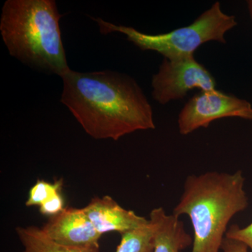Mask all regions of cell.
Wrapping results in <instances>:
<instances>
[{
  "label": "cell",
  "mask_w": 252,
  "mask_h": 252,
  "mask_svg": "<svg viewBox=\"0 0 252 252\" xmlns=\"http://www.w3.org/2000/svg\"><path fill=\"white\" fill-rule=\"evenodd\" d=\"M61 78V102L93 138L117 141L135 131L155 129L152 106L130 76L69 69Z\"/></svg>",
  "instance_id": "obj_1"
},
{
  "label": "cell",
  "mask_w": 252,
  "mask_h": 252,
  "mask_svg": "<svg viewBox=\"0 0 252 252\" xmlns=\"http://www.w3.org/2000/svg\"><path fill=\"white\" fill-rule=\"evenodd\" d=\"M242 171L207 172L187 177L184 191L173 210L187 215L193 230L191 252H220L230 220L248 206Z\"/></svg>",
  "instance_id": "obj_2"
},
{
  "label": "cell",
  "mask_w": 252,
  "mask_h": 252,
  "mask_svg": "<svg viewBox=\"0 0 252 252\" xmlns=\"http://www.w3.org/2000/svg\"><path fill=\"white\" fill-rule=\"evenodd\" d=\"M54 0H6L0 33L11 56L37 71L62 77L69 70Z\"/></svg>",
  "instance_id": "obj_3"
},
{
  "label": "cell",
  "mask_w": 252,
  "mask_h": 252,
  "mask_svg": "<svg viewBox=\"0 0 252 252\" xmlns=\"http://www.w3.org/2000/svg\"><path fill=\"white\" fill-rule=\"evenodd\" d=\"M92 19L98 24L102 34L122 33L139 49L157 51L170 61L192 57L200 46L209 41L225 44V33L238 24L235 16L222 11L219 1L214 3L189 26L164 34H146L135 28L117 26L99 18Z\"/></svg>",
  "instance_id": "obj_4"
},
{
  "label": "cell",
  "mask_w": 252,
  "mask_h": 252,
  "mask_svg": "<svg viewBox=\"0 0 252 252\" xmlns=\"http://www.w3.org/2000/svg\"><path fill=\"white\" fill-rule=\"evenodd\" d=\"M152 97L160 104L185 98L189 91L215 90L216 81L194 56L170 61L164 59L152 77Z\"/></svg>",
  "instance_id": "obj_5"
},
{
  "label": "cell",
  "mask_w": 252,
  "mask_h": 252,
  "mask_svg": "<svg viewBox=\"0 0 252 252\" xmlns=\"http://www.w3.org/2000/svg\"><path fill=\"white\" fill-rule=\"evenodd\" d=\"M252 120V105L246 99L215 90L200 91L189 99L179 114L180 133L187 135L223 118Z\"/></svg>",
  "instance_id": "obj_6"
},
{
  "label": "cell",
  "mask_w": 252,
  "mask_h": 252,
  "mask_svg": "<svg viewBox=\"0 0 252 252\" xmlns=\"http://www.w3.org/2000/svg\"><path fill=\"white\" fill-rule=\"evenodd\" d=\"M43 231L56 243L79 248H99L102 235L97 233L84 208L65 207L56 216L49 217Z\"/></svg>",
  "instance_id": "obj_7"
},
{
  "label": "cell",
  "mask_w": 252,
  "mask_h": 252,
  "mask_svg": "<svg viewBox=\"0 0 252 252\" xmlns=\"http://www.w3.org/2000/svg\"><path fill=\"white\" fill-rule=\"evenodd\" d=\"M84 210L94 229L101 235L113 231L122 234L149 221L135 212L126 210L109 195L93 198Z\"/></svg>",
  "instance_id": "obj_8"
},
{
  "label": "cell",
  "mask_w": 252,
  "mask_h": 252,
  "mask_svg": "<svg viewBox=\"0 0 252 252\" xmlns=\"http://www.w3.org/2000/svg\"><path fill=\"white\" fill-rule=\"evenodd\" d=\"M154 230V252H181L193 245V239L179 217L167 215L162 207L154 209L149 215Z\"/></svg>",
  "instance_id": "obj_9"
},
{
  "label": "cell",
  "mask_w": 252,
  "mask_h": 252,
  "mask_svg": "<svg viewBox=\"0 0 252 252\" xmlns=\"http://www.w3.org/2000/svg\"><path fill=\"white\" fill-rule=\"evenodd\" d=\"M24 250L22 252H99V248H79L55 242L36 226L18 227L16 229Z\"/></svg>",
  "instance_id": "obj_10"
},
{
  "label": "cell",
  "mask_w": 252,
  "mask_h": 252,
  "mask_svg": "<svg viewBox=\"0 0 252 252\" xmlns=\"http://www.w3.org/2000/svg\"><path fill=\"white\" fill-rule=\"evenodd\" d=\"M115 252H154V230L150 221L121 234Z\"/></svg>",
  "instance_id": "obj_11"
},
{
  "label": "cell",
  "mask_w": 252,
  "mask_h": 252,
  "mask_svg": "<svg viewBox=\"0 0 252 252\" xmlns=\"http://www.w3.org/2000/svg\"><path fill=\"white\" fill-rule=\"evenodd\" d=\"M63 185V180L56 181L54 183L44 180H38L30 189L26 206L40 207L44 202L54 196L55 194L61 192Z\"/></svg>",
  "instance_id": "obj_12"
},
{
  "label": "cell",
  "mask_w": 252,
  "mask_h": 252,
  "mask_svg": "<svg viewBox=\"0 0 252 252\" xmlns=\"http://www.w3.org/2000/svg\"><path fill=\"white\" fill-rule=\"evenodd\" d=\"M225 238L245 244L252 252V223L243 228L237 224L230 225L225 233Z\"/></svg>",
  "instance_id": "obj_13"
},
{
  "label": "cell",
  "mask_w": 252,
  "mask_h": 252,
  "mask_svg": "<svg viewBox=\"0 0 252 252\" xmlns=\"http://www.w3.org/2000/svg\"><path fill=\"white\" fill-rule=\"evenodd\" d=\"M64 208V200L61 191L44 202L39 207V212L41 215L49 217V218L59 215Z\"/></svg>",
  "instance_id": "obj_14"
},
{
  "label": "cell",
  "mask_w": 252,
  "mask_h": 252,
  "mask_svg": "<svg viewBox=\"0 0 252 252\" xmlns=\"http://www.w3.org/2000/svg\"><path fill=\"white\" fill-rule=\"evenodd\" d=\"M221 250L223 252H248L249 248L245 244L225 237Z\"/></svg>",
  "instance_id": "obj_15"
},
{
  "label": "cell",
  "mask_w": 252,
  "mask_h": 252,
  "mask_svg": "<svg viewBox=\"0 0 252 252\" xmlns=\"http://www.w3.org/2000/svg\"><path fill=\"white\" fill-rule=\"evenodd\" d=\"M247 3H248V11L252 21V0H249Z\"/></svg>",
  "instance_id": "obj_16"
}]
</instances>
